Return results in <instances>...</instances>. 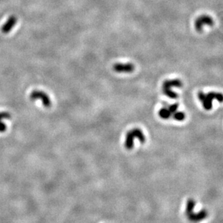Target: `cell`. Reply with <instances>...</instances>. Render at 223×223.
Listing matches in <instances>:
<instances>
[{
  "instance_id": "obj_1",
  "label": "cell",
  "mask_w": 223,
  "mask_h": 223,
  "mask_svg": "<svg viewBox=\"0 0 223 223\" xmlns=\"http://www.w3.org/2000/svg\"><path fill=\"white\" fill-rule=\"evenodd\" d=\"M196 206V201L192 199H188L186 206V215L188 219L191 222L197 223L204 220L207 217L208 212L207 210L202 209V211L198 213L194 212V209Z\"/></svg>"
},
{
  "instance_id": "obj_2",
  "label": "cell",
  "mask_w": 223,
  "mask_h": 223,
  "mask_svg": "<svg viewBox=\"0 0 223 223\" xmlns=\"http://www.w3.org/2000/svg\"><path fill=\"white\" fill-rule=\"evenodd\" d=\"M198 97L201 102L203 103V107L206 110H210L212 108V101L217 99L219 102H222V95L220 93L210 92L207 94L200 91L198 94Z\"/></svg>"
},
{
  "instance_id": "obj_3",
  "label": "cell",
  "mask_w": 223,
  "mask_h": 223,
  "mask_svg": "<svg viewBox=\"0 0 223 223\" xmlns=\"http://www.w3.org/2000/svg\"><path fill=\"white\" fill-rule=\"evenodd\" d=\"M138 138L140 143H144L145 142L146 138L144 136V133L139 128H134L129 131L126 134L125 141V147L126 149L131 150L134 148V138Z\"/></svg>"
},
{
  "instance_id": "obj_4",
  "label": "cell",
  "mask_w": 223,
  "mask_h": 223,
  "mask_svg": "<svg viewBox=\"0 0 223 223\" xmlns=\"http://www.w3.org/2000/svg\"><path fill=\"white\" fill-rule=\"evenodd\" d=\"M183 86V83L179 79H173V80H165L163 84V94L166 95L171 99H176L178 97V95L175 92L171 90L172 87H178L180 88Z\"/></svg>"
},
{
  "instance_id": "obj_5",
  "label": "cell",
  "mask_w": 223,
  "mask_h": 223,
  "mask_svg": "<svg viewBox=\"0 0 223 223\" xmlns=\"http://www.w3.org/2000/svg\"><path fill=\"white\" fill-rule=\"evenodd\" d=\"M30 99L33 101L40 99L43 103V106L46 108H49L51 106V101L50 99L49 96L43 91H37V90L32 91L31 94H30Z\"/></svg>"
},
{
  "instance_id": "obj_6",
  "label": "cell",
  "mask_w": 223,
  "mask_h": 223,
  "mask_svg": "<svg viewBox=\"0 0 223 223\" xmlns=\"http://www.w3.org/2000/svg\"><path fill=\"white\" fill-rule=\"evenodd\" d=\"M212 26L214 25V20L209 15H202L196 19L195 22V28L198 32H202L203 26Z\"/></svg>"
},
{
  "instance_id": "obj_7",
  "label": "cell",
  "mask_w": 223,
  "mask_h": 223,
  "mask_svg": "<svg viewBox=\"0 0 223 223\" xmlns=\"http://www.w3.org/2000/svg\"><path fill=\"white\" fill-rule=\"evenodd\" d=\"M114 71L119 73H129L134 70V65L131 63H116L113 67Z\"/></svg>"
},
{
  "instance_id": "obj_8",
  "label": "cell",
  "mask_w": 223,
  "mask_h": 223,
  "mask_svg": "<svg viewBox=\"0 0 223 223\" xmlns=\"http://www.w3.org/2000/svg\"><path fill=\"white\" fill-rule=\"evenodd\" d=\"M17 21H18V20H17V17L15 16L12 15V16L9 17V18L7 19V21L5 22V23L1 26V32L4 33V34H8V33L12 31V28L15 26V24L17 23Z\"/></svg>"
},
{
  "instance_id": "obj_9",
  "label": "cell",
  "mask_w": 223,
  "mask_h": 223,
  "mask_svg": "<svg viewBox=\"0 0 223 223\" xmlns=\"http://www.w3.org/2000/svg\"><path fill=\"white\" fill-rule=\"evenodd\" d=\"M158 115H159V116L161 117L162 119H165V120L168 119L171 116L170 112L169 111L168 109L165 108V107L162 108L161 110H160L159 112H158Z\"/></svg>"
},
{
  "instance_id": "obj_10",
  "label": "cell",
  "mask_w": 223,
  "mask_h": 223,
  "mask_svg": "<svg viewBox=\"0 0 223 223\" xmlns=\"http://www.w3.org/2000/svg\"><path fill=\"white\" fill-rule=\"evenodd\" d=\"M173 117L174 119L178 120V121H183L186 118V115L182 112H175L173 113Z\"/></svg>"
},
{
  "instance_id": "obj_11",
  "label": "cell",
  "mask_w": 223,
  "mask_h": 223,
  "mask_svg": "<svg viewBox=\"0 0 223 223\" xmlns=\"http://www.w3.org/2000/svg\"><path fill=\"white\" fill-rule=\"evenodd\" d=\"M178 103H175V104H171V105H170L168 107V110L170 112V113H174V112H176L177 109H178Z\"/></svg>"
},
{
  "instance_id": "obj_12",
  "label": "cell",
  "mask_w": 223,
  "mask_h": 223,
  "mask_svg": "<svg viewBox=\"0 0 223 223\" xmlns=\"http://www.w3.org/2000/svg\"><path fill=\"white\" fill-rule=\"evenodd\" d=\"M11 115L10 114L8 113V112H0V121L3 119H10Z\"/></svg>"
},
{
  "instance_id": "obj_13",
  "label": "cell",
  "mask_w": 223,
  "mask_h": 223,
  "mask_svg": "<svg viewBox=\"0 0 223 223\" xmlns=\"http://www.w3.org/2000/svg\"><path fill=\"white\" fill-rule=\"evenodd\" d=\"M6 130H7V125L4 123L0 121V132H4L6 131Z\"/></svg>"
}]
</instances>
